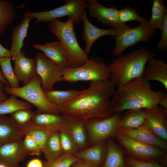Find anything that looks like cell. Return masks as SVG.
Listing matches in <instances>:
<instances>
[{
    "instance_id": "30bf717a",
    "label": "cell",
    "mask_w": 167,
    "mask_h": 167,
    "mask_svg": "<svg viewBox=\"0 0 167 167\" xmlns=\"http://www.w3.org/2000/svg\"><path fill=\"white\" fill-rule=\"evenodd\" d=\"M122 112L114 113L108 117L94 118L84 121L88 139L92 145L115 137Z\"/></svg>"
},
{
    "instance_id": "ee69618b",
    "label": "cell",
    "mask_w": 167,
    "mask_h": 167,
    "mask_svg": "<svg viewBox=\"0 0 167 167\" xmlns=\"http://www.w3.org/2000/svg\"><path fill=\"white\" fill-rule=\"evenodd\" d=\"M6 57H11L10 50L4 48L0 44V58Z\"/></svg>"
},
{
    "instance_id": "ba28073f",
    "label": "cell",
    "mask_w": 167,
    "mask_h": 167,
    "mask_svg": "<svg viewBox=\"0 0 167 167\" xmlns=\"http://www.w3.org/2000/svg\"><path fill=\"white\" fill-rule=\"evenodd\" d=\"M88 3V0H68L63 5L50 10L35 12L27 11L24 14L23 17L35 18L36 20L35 23L37 24L69 16L73 19L74 25H76L82 20L83 12L87 8Z\"/></svg>"
},
{
    "instance_id": "5bb4252c",
    "label": "cell",
    "mask_w": 167,
    "mask_h": 167,
    "mask_svg": "<svg viewBox=\"0 0 167 167\" xmlns=\"http://www.w3.org/2000/svg\"><path fill=\"white\" fill-rule=\"evenodd\" d=\"M117 132L138 141L156 146L165 152L167 144L152 131L146 121L138 128L133 130L118 129Z\"/></svg>"
},
{
    "instance_id": "e575fe53",
    "label": "cell",
    "mask_w": 167,
    "mask_h": 167,
    "mask_svg": "<svg viewBox=\"0 0 167 167\" xmlns=\"http://www.w3.org/2000/svg\"><path fill=\"white\" fill-rule=\"evenodd\" d=\"M59 136L64 153L74 155L78 151L76 145L67 129L59 132Z\"/></svg>"
},
{
    "instance_id": "ab89813d",
    "label": "cell",
    "mask_w": 167,
    "mask_h": 167,
    "mask_svg": "<svg viewBox=\"0 0 167 167\" xmlns=\"http://www.w3.org/2000/svg\"><path fill=\"white\" fill-rule=\"evenodd\" d=\"M160 30L161 39L157 45V48L161 51L165 52L167 50V17Z\"/></svg>"
},
{
    "instance_id": "f6af8a7d",
    "label": "cell",
    "mask_w": 167,
    "mask_h": 167,
    "mask_svg": "<svg viewBox=\"0 0 167 167\" xmlns=\"http://www.w3.org/2000/svg\"><path fill=\"white\" fill-rule=\"evenodd\" d=\"M159 105H160L161 107L164 109L167 110V95L162 97L160 100Z\"/></svg>"
},
{
    "instance_id": "4fadbf2b",
    "label": "cell",
    "mask_w": 167,
    "mask_h": 167,
    "mask_svg": "<svg viewBox=\"0 0 167 167\" xmlns=\"http://www.w3.org/2000/svg\"><path fill=\"white\" fill-rule=\"evenodd\" d=\"M28 155L22 139L0 146V162L10 167H19V163Z\"/></svg>"
},
{
    "instance_id": "8d00e7d4",
    "label": "cell",
    "mask_w": 167,
    "mask_h": 167,
    "mask_svg": "<svg viewBox=\"0 0 167 167\" xmlns=\"http://www.w3.org/2000/svg\"><path fill=\"white\" fill-rule=\"evenodd\" d=\"M79 159L73 154L64 153L53 161L46 162L44 167H71Z\"/></svg>"
},
{
    "instance_id": "4dcf8cb0",
    "label": "cell",
    "mask_w": 167,
    "mask_h": 167,
    "mask_svg": "<svg viewBox=\"0 0 167 167\" xmlns=\"http://www.w3.org/2000/svg\"><path fill=\"white\" fill-rule=\"evenodd\" d=\"M81 92L72 89L60 90L53 89L45 92L49 101L56 106L66 104L75 98Z\"/></svg>"
},
{
    "instance_id": "6da1fadb",
    "label": "cell",
    "mask_w": 167,
    "mask_h": 167,
    "mask_svg": "<svg viewBox=\"0 0 167 167\" xmlns=\"http://www.w3.org/2000/svg\"><path fill=\"white\" fill-rule=\"evenodd\" d=\"M88 88L70 102L57 106L60 113L84 121L112 114L111 98L115 87L110 79L90 82Z\"/></svg>"
},
{
    "instance_id": "7bdbcfd3",
    "label": "cell",
    "mask_w": 167,
    "mask_h": 167,
    "mask_svg": "<svg viewBox=\"0 0 167 167\" xmlns=\"http://www.w3.org/2000/svg\"><path fill=\"white\" fill-rule=\"evenodd\" d=\"M5 85L3 83L0 81V103L7 98V95L4 91Z\"/></svg>"
},
{
    "instance_id": "b9f144b4",
    "label": "cell",
    "mask_w": 167,
    "mask_h": 167,
    "mask_svg": "<svg viewBox=\"0 0 167 167\" xmlns=\"http://www.w3.org/2000/svg\"><path fill=\"white\" fill-rule=\"evenodd\" d=\"M71 167H96L83 160L79 159Z\"/></svg>"
},
{
    "instance_id": "74e56055",
    "label": "cell",
    "mask_w": 167,
    "mask_h": 167,
    "mask_svg": "<svg viewBox=\"0 0 167 167\" xmlns=\"http://www.w3.org/2000/svg\"><path fill=\"white\" fill-rule=\"evenodd\" d=\"M23 142L24 147L29 155H39L42 150L39 145L29 136H24Z\"/></svg>"
},
{
    "instance_id": "603a6c76",
    "label": "cell",
    "mask_w": 167,
    "mask_h": 167,
    "mask_svg": "<svg viewBox=\"0 0 167 167\" xmlns=\"http://www.w3.org/2000/svg\"><path fill=\"white\" fill-rule=\"evenodd\" d=\"M65 116L67 122V129L78 150L84 148L86 145L87 141L84 121L76 118Z\"/></svg>"
},
{
    "instance_id": "7a4b0ae2",
    "label": "cell",
    "mask_w": 167,
    "mask_h": 167,
    "mask_svg": "<svg viewBox=\"0 0 167 167\" xmlns=\"http://www.w3.org/2000/svg\"><path fill=\"white\" fill-rule=\"evenodd\" d=\"M166 94L162 90H152L149 81L142 77L134 79L114 90L111 98L113 113L154 107Z\"/></svg>"
},
{
    "instance_id": "277c9868",
    "label": "cell",
    "mask_w": 167,
    "mask_h": 167,
    "mask_svg": "<svg viewBox=\"0 0 167 167\" xmlns=\"http://www.w3.org/2000/svg\"><path fill=\"white\" fill-rule=\"evenodd\" d=\"M48 22L49 30L57 37L67 52L68 58V67L76 68L84 64L89 58L78 42L73 19L69 17L64 22L56 19Z\"/></svg>"
},
{
    "instance_id": "44dd1931",
    "label": "cell",
    "mask_w": 167,
    "mask_h": 167,
    "mask_svg": "<svg viewBox=\"0 0 167 167\" xmlns=\"http://www.w3.org/2000/svg\"><path fill=\"white\" fill-rule=\"evenodd\" d=\"M142 77L148 81L159 82L167 91V64L163 60L157 59L155 57L150 58L147 63Z\"/></svg>"
},
{
    "instance_id": "9a60e30c",
    "label": "cell",
    "mask_w": 167,
    "mask_h": 167,
    "mask_svg": "<svg viewBox=\"0 0 167 167\" xmlns=\"http://www.w3.org/2000/svg\"><path fill=\"white\" fill-rule=\"evenodd\" d=\"M32 128H41L51 132H59L67 129V122L66 117L62 114L37 112L34 116L32 125L29 129Z\"/></svg>"
},
{
    "instance_id": "d6986e66",
    "label": "cell",
    "mask_w": 167,
    "mask_h": 167,
    "mask_svg": "<svg viewBox=\"0 0 167 167\" xmlns=\"http://www.w3.org/2000/svg\"><path fill=\"white\" fill-rule=\"evenodd\" d=\"M33 47L41 50L49 59L62 69L68 67V58L67 52L59 41L34 44Z\"/></svg>"
},
{
    "instance_id": "7402d4cb",
    "label": "cell",
    "mask_w": 167,
    "mask_h": 167,
    "mask_svg": "<svg viewBox=\"0 0 167 167\" xmlns=\"http://www.w3.org/2000/svg\"><path fill=\"white\" fill-rule=\"evenodd\" d=\"M32 18L24 17L20 23L13 29L11 34V45L10 50L12 60L21 51L24 41L27 36L30 21Z\"/></svg>"
},
{
    "instance_id": "d6a6232c",
    "label": "cell",
    "mask_w": 167,
    "mask_h": 167,
    "mask_svg": "<svg viewBox=\"0 0 167 167\" xmlns=\"http://www.w3.org/2000/svg\"><path fill=\"white\" fill-rule=\"evenodd\" d=\"M11 60V57L0 58V66L1 71L10 87L13 88H19V82L15 76L12 67Z\"/></svg>"
},
{
    "instance_id": "836d02e7",
    "label": "cell",
    "mask_w": 167,
    "mask_h": 167,
    "mask_svg": "<svg viewBox=\"0 0 167 167\" xmlns=\"http://www.w3.org/2000/svg\"><path fill=\"white\" fill-rule=\"evenodd\" d=\"M118 17L121 24H124L131 21H136L142 23L148 20L139 15L135 9L130 6H125L119 10Z\"/></svg>"
},
{
    "instance_id": "7c38bea8",
    "label": "cell",
    "mask_w": 167,
    "mask_h": 167,
    "mask_svg": "<svg viewBox=\"0 0 167 167\" xmlns=\"http://www.w3.org/2000/svg\"><path fill=\"white\" fill-rule=\"evenodd\" d=\"M98 1L88 0L87 8L89 17L96 18L103 25L116 29L125 24H120L118 17L119 10L116 6L107 7L101 5Z\"/></svg>"
},
{
    "instance_id": "8992f818",
    "label": "cell",
    "mask_w": 167,
    "mask_h": 167,
    "mask_svg": "<svg viewBox=\"0 0 167 167\" xmlns=\"http://www.w3.org/2000/svg\"><path fill=\"white\" fill-rule=\"evenodd\" d=\"M63 81L70 83L80 81H101L109 79L108 65L99 57L89 58L82 66L62 69Z\"/></svg>"
},
{
    "instance_id": "cb8c5ba5",
    "label": "cell",
    "mask_w": 167,
    "mask_h": 167,
    "mask_svg": "<svg viewBox=\"0 0 167 167\" xmlns=\"http://www.w3.org/2000/svg\"><path fill=\"white\" fill-rule=\"evenodd\" d=\"M146 121V116L144 109L127 110L123 114H122L118 129L127 130L136 129L143 124Z\"/></svg>"
},
{
    "instance_id": "83f0119b",
    "label": "cell",
    "mask_w": 167,
    "mask_h": 167,
    "mask_svg": "<svg viewBox=\"0 0 167 167\" xmlns=\"http://www.w3.org/2000/svg\"><path fill=\"white\" fill-rule=\"evenodd\" d=\"M35 113L31 109H21L11 114L10 118L14 125L23 135L25 131L30 128Z\"/></svg>"
},
{
    "instance_id": "bcb514c9",
    "label": "cell",
    "mask_w": 167,
    "mask_h": 167,
    "mask_svg": "<svg viewBox=\"0 0 167 167\" xmlns=\"http://www.w3.org/2000/svg\"><path fill=\"white\" fill-rule=\"evenodd\" d=\"M0 81L6 85H9L8 82L4 76L1 71L0 70Z\"/></svg>"
},
{
    "instance_id": "f546056e",
    "label": "cell",
    "mask_w": 167,
    "mask_h": 167,
    "mask_svg": "<svg viewBox=\"0 0 167 167\" xmlns=\"http://www.w3.org/2000/svg\"><path fill=\"white\" fill-rule=\"evenodd\" d=\"M16 17L13 2L9 0H0V37Z\"/></svg>"
},
{
    "instance_id": "5b68a950",
    "label": "cell",
    "mask_w": 167,
    "mask_h": 167,
    "mask_svg": "<svg viewBox=\"0 0 167 167\" xmlns=\"http://www.w3.org/2000/svg\"><path fill=\"white\" fill-rule=\"evenodd\" d=\"M6 94L15 95L28 101L36 107L41 113L60 114L57 106L48 100L42 88V81L37 74L31 81L23 87L13 88L5 85Z\"/></svg>"
},
{
    "instance_id": "d590c367",
    "label": "cell",
    "mask_w": 167,
    "mask_h": 167,
    "mask_svg": "<svg viewBox=\"0 0 167 167\" xmlns=\"http://www.w3.org/2000/svg\"><path fill=\"white\" fill-rule=\"evenodd\" d=\"M52 132L37 128H32L23 133L24 136L28 135L33 139L41 149L43 147L47 138Z\"/></svg>"
},
{
    "instance_id": "1f68e13d",
    "label": "cell",
    "mask_w": 167,
    "mask_h": 167,
    "mask_svg": "<svg viewBox=\"0 0 167 167\" xmlns=\"http://www.w3.org/2000/svg\"><path fill=\"white\" fill-rule=\"evenodd\" d=\"M31 104L18 99L17 96L11 95L10 97L0 103V115L11 114L21 109H31Z\"/></svg>"
},
{
    "instance_id": "52a82bcc",
    "label": "cell",
    "mask_w": 167,
    "mask_h": 167,
    "mask_svg": "<svg viewBox=\"0 0 167 167\" xmlns=\"http://www.w3.org/2000/svg\"><path fill=\"white\" fill-rule=\"evenodd\" d=\"M148 21L133 28L125 24L117 29V35L114 37L115 46L112 51L114 56H119L127 48L139 42L148 43L150 38L156 35L157 29L150 27Z\"/></svg>"
},
{
    "instance_id": "3957f363",
    "label": "cell",
    "mask_w": 167,
    "mask_h": 167,
    "mask_svg": "<svg viewBox=\"0 0 167 167\" xmlns=\"http://www.w3.org/2000/svg\"><path fill=\"white\" fill-rule=\"evenodd\" d=\"M156 54L142 47L122 54L108 65L109 79L117 88L134 79L142 77L148 60Z\"/></svg>"
},
{
    "instance_id": "9c48e42d",
    "label": "cell",
    "mask_w": 167,
    "mask_h": 167,
    "mask_svg": "<svg viewBox=\"0 0 167 167\" xmlns=\"http://www.w3.org/2000/svg\"><path fill=\"white\" fill-rule=\"evenodd\" d=\"M115 137L124 148L128 157L155 162L164 160L166 157V152L158 147L138 141L117 132Z\"/></svg>"
},
{
    "instance_id": "4316f807",
    "label": "cell",
    "mask_w": 167,
    "mask_h": 167,
    "mask_svg": "<svg viewBox=\"0 0 167 167\" xmlns=\"http://www.w3.org/2000/svg\"><path fill=\"white\" fill-rule=\"evenodd\" d=\"M42 152L44 155L47 162L53 161L64 154L59 132L51 133L42 149Z\"/></svg>"
},
{
    "instance_id": "f35d334b",
    "label": "cell",
    "mask_w": 167,
    "mask_h": 167,
    "mask_svg": "<svg viewBox=\"0 0 167 167\" xmlns=\"http://www.w3.org/2000/svg\"><path fill=\"white\" fill-rule=\"evenodd\" d=\"M126 167H166L156 162L140 160L128 157H125Z\"/></svg>"
},
{
    "instance_id": "60d3db41",
    "label": "cell",
    "mask_w": 167,
    "mask_h": 167,
    "mask_svg": "<svg viewBox=\"0 0 167 167\" xmlns=\"http://www.w3.org/2000/svg\"><path fill=\"white\" fill-rule=\"evenodd\" d=\"M42 161L38 158L33 159L30 161L27 164L26 167H44Z\"/></svg>"
},
{
    "instance_id": "ac0fdd59",
    "label": "cell",
    "mask_w": 167,
    "mask_h": 167,
    "mask_svg": "<svg viewBox=\"0 0 167 167\" xmlns=\"http://www.w3.org/2000/svg\"><path fill=\"white\" fill-rule=\"evenodd\" d=\"M13 61V70L18 81L22 82L24 85L28 83L36 74L35 59L26 57L25 52L21 51Z\"/></svg>"
},
{
    "instance_id": "e0dca14e",
    "label": "cell",
    "mask_w": 167,
    "mask_h": 167,
    "mask_svg": "<svg viewBox=\"0 0 167 167\" xmlns=\"http://www.w3.org/2000/svg\"><path fill=\"white\" fill-rule=\"evenodd\" d=\"M87 13V11L85 9L82 15V20L84 26L82 36L86 44L84 50L88 55L92 49L93 44L97 39L105 35H110L114 37L117 35V29L113 28L102 29L97 28L89 20Z\"/></svg>"
},
{
    "instance_id": "ffe728a7",
    "label": "cell",
    "mask_w": 167,
    "mask_h": 167,
    "mask_svg": "<svg viewBox=\"0 0 167 167\" xmlns=\"http://www.w3.org/2000/svg\"><path fill=\"white\" fill-rule=\"evenodd\" d=\"M107 152L105 140L94 144L87 148L78 151L73 155L96 167H102L105 159Z\"/></svg>"
},
{
    "instance_id": "7dc6e473",
    "label": "cell",
    "mask_w": 167,
    "mask_h": 167,
    "mask_svg": "<svg viewBox=\"0 0 167 167\" xmlns=\"http://www.w3.org/2000/svg\"><path fill=\"white\" fill-rule=\"evenodd\" d=\"M0 167H10L0 162Z\"/></svg>"
},
{
    "instance_id": "2e32d148",
    "label": "cell",
    "mask_w": 167,
    "mask_h": 167,
    "mask_svg": "<svg viewBox=\"0 0 167 167\" xmlns=\"http://www.w3.org/2000/svg\"><path fill=\"white\" fill-rule=\"evenodd\" d=\"M158 105L144 109L146 121L154 132L161 139L166 142L167 110Z\"/></svg>"
},
{
    "instance_id": "f1b7e54d",
    "label": "cell",
    "mask_w": 167,
    "mask_h": 167,
    "mask_svg": "<svg viewBox=\"0 0 167 167\" xmlns=\"http://www.w3.org/2000/svg\"><path fill=\"white\" fill-rule=\"evenodd\" d=\"M167 17L166 5L162 0H154L152 9V15L148 23L153 28L161 30Z\"/></svg>"
},
{
    "instance_id": "8fae6325",
    "label": "cell",
    "mask_w": 167,
    "mask_h": 167,
    "mask_svg": "<svg viewBox=\"0 0 167 167\" xmlns=\"http://www.w3.org/2000/svg\"><path fill=\"white\" fill-rule=\"evenodd\" d=\"M35 59L36 73L41 78L44 92L53 90L55 84L63 81L62 69L42 53L36 54Z\"/></svg>"
},
{
    "instance_id": "484cf974",
    "label": "cell",
    "mask_w": 167,
    "mask_h": 167,
    "mask_svg": "<svg viewBox=\"0 0 167 167\" xmlns=\"http://www.w3.org/2000/svg\"><path fill=\"white\" fill-rule=\"evenodd\" d=\"M24 136L14 125L10 117L0 115V146L22 139Z\"/></svg>"
},
{
    "instance_id": "d4e9b609",
    "label": "cell",
    "mask_w": 167,
    "mask_h": 167,
    "mask_svg": "<svg viewBox=\"0 0 167 167\" xmlns=\"http://www.w3.org/2000/svg\"><path fill=\"white\" fill-rule=\"evenodd\" d=\"M107 152L102 167H126L124 152L112 139L106 140Z\"/></svg>"
}]
</instances>
